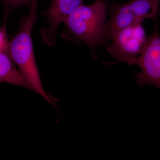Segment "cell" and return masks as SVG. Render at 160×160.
Returning a JSON list of instances; mask_svg holds the SVG:
<instances>
[{"mask_svg": "<svg viewBox=\"0 0 160 160\" xmlns=\"http://www.w3.org/2000/svg\"><path fill=\"white\" fill-rule=\"evenodd\" d=\"M110 6V0H96L89 6H79L64 22L63 37L75 42L85 43L92 57L97 58V49L100 46L101 32Z\"/></svg>", "mask_w": 160, "mask_h": 160, "instance_id": "6da1fadb", "label": "cell"}, {"mask_svg": "<svg viewBox=\"0 0 160 160\" xmlns=\"http://www.w3.org/2000/svg\"><path fill=\"white\" fill-rule=\"evenodd\" d=\"M38 0H33L30 12L22 22L21 29L9 43L10 55L19 71L32 90L41 95L52 105L54 102L43 88L36 62L31 38V31L37 19Z\"/></svg>", "mask_w": 160, "mask_h": 160, "instance_id": "7a4b0ae2", "label": "cell"}, {"mask_svg": "<svg viewBox=\"0 0 160 160\" xmlns=\"http://www.w3.org/2000/svg\"><path fill=\"white\" fill-rule=\"evenodd\" d=\"M160 0H131L124 3L113 2L109 10V18L103 26L100 46H106L121 29L142 23L146 19L158 18Z\"/></svg>", "mask_w": 160, "mask_h": 160, "instance_id": "3957f363", "label": "cell"}, {"mask_svg": "<svg viewBox=\"0 0 160 160\" xmlns=\"http://www.w3.org/2000/svg\"><path fill=\"white\" fill-rule=\"evenodd\" d=\"M148 36L142 25L138 23L121 29L106 46L113 59L129 66L136 65L138 58L146 49Z\"/></svg>", "mask_w": 160, "mask_h": 160, "instance_id": "277c9868", "label": "cell"}, {"mask_svg": "<svg viewBox=\"0 0 160 160\" xmlns=\"http://www.w3.org/2000/svg\"><path fill=\"white\" fill-rule=\"evenodd\" d=\"M153 20V33L148 36L146 49L138 58L136 65L141 71L136 73V77L138 85H151L160 89V35L158 18Z\"/></svg>", "mask_w": 160, "mask_h": 160, "instance_id": "5b68a950", "label": "cell"}, {"mask_svg": "<svg viewBox=\"0 0 160 160\" xmlns=\"http://www.w3.org/2000/svg\"><path fill=\"white\" fill-rule=\"evenodd\" d=\"M85 0H52L51 4L42 14L46 17L49 26L42 30L43 40L50 46L55 42L57 29L60 23L66 21L78 7L84 4Z\"/></svg>", "mask_w": 160, "mask_h": 160, "instance_id": "8992f818", "label": "cell"}, {"mask_svg": "<svg viewBox=\"0 0 160 160\" xmlns=\"http://www.w3.org/2000/svg\"><path fill=\"white\" fill-rule=\"evenodd\" d=\"M2 82L9 83L31 89L12 58L8 42L0 48V83Z\"/></svg>", "mask_w": 160, "mask_h": 160, "instance_id": "52a82bcc", "label": "cell"}, {"mask_svg": "<svg viewBox=\"0 0 160 160\" xmlns=\"http://www.w3.org/2000/svg\"><path fill=\"white\" fill-rule=\"evenodd\" d=\"M6 14L10 12L23 6L30 7L33 0H2Z\"/></svg>", "mask_w": 160, "mask_h": 160, "instance_id": "ba28073f", "label": "cell"}, {"mask_svg": "<svg viewBox=\"0 0 160 160\" xmlns=\"http://www.w3.org/2000/svg\"><path fill=\"white\" fill-rule=\"evenodd\" d=\"M7 42L8 41L6 37V28L4 27L2 31L0 30V48H2Z\"/></svg>", "mask_w": 160, "mask_h": 160, "instance_id": "9c48e42d", "label": "cell"}, {"mask_svg": "<svg viewBox=\"0 0 160 160\" xmlns=\"http://www.w3.org/2000/svg\"><path fill=\"white\" fill-rule=\"evenodd\" d=\"M158 18H160L159 22H158V24H159L160 26V6L159 8V11L158 14Z\"/></svg>", "mask_w": 160, "mask_h": 160, "instance_id": "30bf717a", "label": "cell"}]
</instances>
